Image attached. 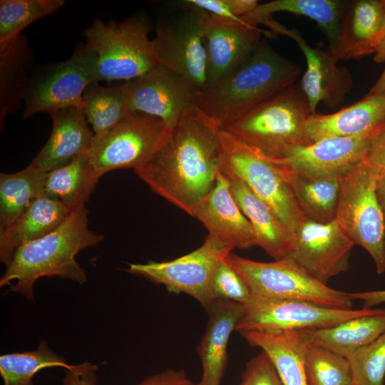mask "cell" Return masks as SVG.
Returning <instances> with one entry per match:
<instances>
[{
    "label": "cell",
    "instance_id": "6da1fadb",
    "mask_svg": "<svg viewBox=\"0 0 385 385\" xmlns=\"http://www.w3.org/2000/svg\"><path fill=\"white\" fill-rule=\"evenodd\" d=\"M220 131L199 108L168 128L134 171L154 192L192 216L220 172Z\"/></svg>",
    "mask_w": 385,
    "mask_h": 385
},
{
    "label": "cell",
    "instance_id": "7a4b0ae2",
    "mask_svg": "<svg viewBox=\"0 0 385 385\" xmlns=\"http://www.w3.org/2000/svg\"><path fill=\"white\" fill-rule=\"evenodd\" d=\"M300 72L297 64L261 40L230 71L200 88L199 108L220 130H225L254 108L294 85Z\"/></svg>",
    "mask_w": 385,
    "mask_h": 385
},
{
    "label": "cell",
    "instance_id": "3957f363",
    "mask_svg": "<svg viewBox=\"0 0 385 385\" xmlns=\"http://www.w3.org/2000/svg\"><path fill=\"white\" fill-rule=\"evenodd\" d=\"M103 239L89 230L85 205L75 209L53 231L16 250L0 279V287L9 285L10 291L33 301L35 282L43 277L56 276L83 284L86 272L75 256Z\"/></svg>",
    "mask_w": 385,
    "mask_h": 385
},
{
    "label": "cell",
    "instance_id": "277c9868",
    "mask_svg": "<svg viewBox=\"0 0 385 385\" xmlns=\"http://www.w3.org/2000/svg\"><path fill=\"white\" fill-rule=\"evenodd\" d=\"M310 114L302 88L292 85L254 108L225 130L272 156L312 143L306 128Z\"/></svg>",
    "mask_w": 385,
    "mask_h": 385
},
{
    "label": "cell",
    "instance_id": "5b68a950",
    "mask_svg": "<svg viewBox=\"0 0 385 385\" xmlns=\"http://www.w3.org/2000/svg\"><path fill=\"white\" fill-rule=\"evenodd\" d=\"M150 25L140 16L122 22L94 20L86 30V46L96 56V80L126 81L159 66Z\"/></svg>",
    "mask_w": 385,
    "mask_h": 385
},
{
    "label": "cell",
    "instance_id": "8992f818",
    "mask_svg": "<svg viewBox=\"0 0 385 385\" xmlns=\"http://www.w3.org/2000/svg\"><path fill=\"white\" fill-rule=\"evenodd\" d=\"M379 170L366 159L342 177L335 219L368 252L380 274L385 271V219L376 195Z\"/></svg>",
    "mask_w": 385,
    "mask_h": 385
},
{
    "label": "cell",
    "instance_id": "52a82bcc",
    "mask_svg": "<svg viewBox=\"0 0 385 385\" xmlns=\"http://www.w3.org/2000/svg\"><path fill=\"white\" fill-rule=\"evenodd\" d=\"M220 170L227 178L243 182L274 211L293 236L306 218L287 182L257 148L241 141L229 132L219 133Z\"/></svg>",
    "mask_w": 385,
    "mask_h": 385
},
{
    "label": "cell",
    "instance_id": "ba28073f",
    "mask_svg": "<svg viewBox=\"0 0 385 385\" xmlns=\"http://www.w3.org/2000/svg\"><path fill=\"white\" fill-rule=\"evenodd\" d=\"M226 260L245 281L252 294L304 300L332 308L352 309L351 293L322 283L289 257L264 262L231 252Z\"/></svg>",
    "mask_w": 385,
    "mask_h": 385
},
{
    "label": "cell",
    "instance_id": "9c48e42d",
    "mask_svg": "<svg viewBox=\"0 0 385 385\" xmlns=\"http://www.w3.org/2000/svg\"><path fill=\"white\" fill-rule=\"evenodd\" d=\"M96 80V56L83 44L68 60L48 66L27 80L23 117L68 107L82 109L86 89Z\"/></svg>",
    "mask_w": 385,
    "mask_h": 385
},
{
    "label": "cell",
    "instance_id": "30bf717a",
    "mask_svg": "<svg viewBox=\"0 0 385 385\" xmlns=\"http://www.w3.org/2000/svg\"><path fill=\"white\" fill-rule=\"evenodd\" d=\"M168 130L158 118L131 113L107 133L94 135L86 155L99 178L115 170H135L151 157Z\"/></svg>",
    "mask_w": 385,
    "mask_h": 385
},
{
    "label": "cell",
    "instance_id": "8fae6325",
    "mask_svg": "<svg viewBox=\"0 0 385 385\" xmlns=\"http://www.w3.org/2000/svg\"><path fill=\"white\" fill-rule=\"evenodd\" d=\"M181 4L177 13L158 24L153 42L159 66L201 88L207 81L203 24L207 12L188 0Z\"/></svg>",
    "mask_w": 385,
    "mask_h": 385
},
{
    "label": "cell",
    "instance_id": "7c38bea8",
    "mask_svg": "<svg viewBox=\"0 0 385 385\" xmlns=\"http://www.w3.org/2000/svg\"><path fill=\"white\" fill-rule=\"evenodd\" d=\"M379 309H337L317 303L252 294L236 330L274 332L322 329L375 313Z\"/></svg>",
    "mask_w": 385,
    "mask_h": 385
},
{
    "label": "cell",
    "instance_id": "4fadbf2b",
    "mask_svg": "<svg viewBox=\"0 0 385 385\" xmlns=\"http://www.w3.org/2000/svg\"><path fill=\"white\" fill-rule=\"evenodd\" d=\"M232 250L208 236L203 244L176 259L129 265L127 271L163 284L168 292L186 294L207 309L216 299L212 281L216 270Z\"/></svg>",
    "mask_w": 385,
    "mask_h": 385
},
{
    "label": "cell",
    "instance_id": "5bb4252c",
    "mask_svg": "<svg viewBox=\"0 0 385 385\" xmlns=\"http://www.w3.org/2000/svg\"><path fill=\"white\" fill-rule=\"evenodd\" d=\"M121 86L130 113L158 118L168 128L199 109L200 88L160 66Z\"/></svg>",
    "mask_w": 385,
    "mask_h": 385
},
{
    "label": "cell",
    "instance_id": "9a60e30c",
    "mask_svg": "<svg viewBox=\"0 0 385 385\" xmlns=\"http://www.w3.org/2000/svg\"><path fill=\"white\" fill-rule=\"evenodd\" d=\"M376 133L362 137L327 138L275 155L263 154L280 173L307 178L342 177L366 159Z\"/></svg>",
    "mask_w": 385,
    "mask_h": 385
},
{
    "label": "cell",
    "instance_id": "2e32d148",
    "mask_svg": "<svg viewBox=\"0 0 385 385\" xmlns=\"http://www.w3.org/2000/svg\"><path fill=\"white\" fill-rule=\"evenodd\" d=\"M355 245L334 220L320 223L304 218L293 233L287 256L323 284L346 272Z\"/></svg>",
    "mask_w": 385,
    "mask_h": 385
},
{
    "label": "cell",
    "instance_id": "e0dca14e",
    "mask_svg": "<svg viewBox=\"0 0 385 385\" xmlns=\"http://www.w3.org/2000/svg\"><path fill=\"white\" fill-rule=\"evenodd\" d=\"M263 24L274 33L292 38L304 53L307 68L302 77L301 88L307 99L311 113H316L320 103L334 107L344 99L352 87V78L346 68L337 65L339 60L328 48L324 51L310 46L297 30L289 29L272 18Z\"/></svg>",
    "mask_w": 385,
    "mask_h": 385
},
{
    "label": "cell",
    "instance_id": "ac0fdd59",
    "mask_svg": "<svg viewBox=\"0 0 385 385\" xmlns=\"http://www.w3.org/2000/svg\"><path fill=\"white\" fill-rule=\"evenodd\" d=\"M263 33L244 16L234 20L207 13L203 24L206 83L217 80L239 63L261 41Z\"/></svg>",
    "mask_w": 385,
    "mask_h": 385
},
{
    "label": "cell",
    "instance_id": "d6986e66",
    "mask_svg": "<svg viewBox=\"0 0 385 385\" xmlns=\"http://www.w3.org/2000/svg\"><path fill=\"white\" fill-rule=\"evenodd\" d=\"M192 217L204 225L209 237L232 250L257 245L253 228L232 194L230 180L220 172L214 187L195 207Z\"/></svg>",
    "mask_w": 385,
    "mask_h": 385
},
{
    "label": "cell",
    "instance_id": "ffe728a7",
    "mask_svg": "<svg viewBox=\"0 0 385 385\" xmlns=\"http://www.w3.org/2000/svg\"><path fill=\"white\" fill-rule=\"evenodd\" d=\"M205 309L207 326L196 349L202 374L195 385H220L229 359V339L244 315L245 305L216 299Z\"/></svg>",
    "mask_w": 385,
    "mask_h": 385
},
{
    "label": "cell",
    "instance_id": "44dd1931",
    "mask_svg": "<svg viewBox=\"0 0 385 385\" xmlns=\"http://www.w3.org/2000/svg\"><path fill=\"white\" fill-rule=\"evenodd\" d=\"M48 114L52 119L51 135L31 163L43 173L86 155L94 138L82 109L68 107Z\"/></svg>",
    "mask_w": 385,
    "mask_h": 385
},
{
    "label": "cell",
    "instance_id": "7402d4cb",
    "mask_svg": "<svg viewBox=\"0 0 385 385\" xmlns=\"http://www.w3.org/2000/svg\"><path fill=\"white\" fill-rule=\"evenodd\" d=\"M385 123V93L368 94L334 113H312L306 128L313 143L332 137H362L376 133Z\"/></svg>",
    "mask_w": 385,
    "mask_h": 385
},
{
    "label": "cell",
    "instance_id": "603a6c76",
    "mask_svg": "<svg viewBox=\"0 0 385 385\" xmlns=\"http://www.w3.org/2000/svg\"><path fill=\"white\" fill-rule=\"evenodd\" d=\"M228 179L232 194L253 228L257 245L275 260L287 256L292 247L293 236L286 225L271 207L243 182Z\"/></svg>",
    "mask_w": 385,
    "mask_h": 385
},
{
    "label": "cell",
    "instance_id": "cb8c5ba5",
    "mask_svg": "<svg viewBox=\"0 0 385 385\" xmlns=\"http://www.w3.org/2000/svg\"><path fill=\"white\" fill-rule=\"evenodd\" d=\"M71 211L58 200L43 195L6 229L0 232V260L10 264L22 245L44 236L56 229Z\"/></svg>",
    "mask_w": 385,
    "mask_h": 385
},
{
    "label": "cell",
    "instance_id": "d4e9b609",
    "mask_svg": "<svg viewBox=\"0 0 385 385\" xmlns=\"http://www.w3.org/2000/svg\"><path fill=\"white\" fill-rule=\"evenodd\" d=\"M385 16V0L349 1L337 58L340 60L374 53Z\"/></svg>",
    "mask_w": 385,
    "mask_h": 385
},
{
    "label": "cell",
    "instance_id": "484cf974",
    "mask_svg": "<svg viewBox=\"0 0 385 385\" xmlns=\"http://www.w3.org/2000/svg\"><path fill=\"white\" fill-rule=\"evenodd\" d=\"M309 344L327 348L348 359L385 332V309L352 318L333 327L299 330Z\"/></svg>",
    "mask_w": 385,
    "mask_h": 385
},
{
    "label": "cell",
    "instance_id": "4316f807",
    "mask_svg": "<svg viewBox=\"0 0 385 385\" xmlns=\"http://www.w3.org/2000/svg\"><path fill=\"white\" fill-rule=\"evenodd\" d=\"M269 356L284 385H307L304 356L307 342L299 331L240 333Z\"/></svg>",
    "mask_w": 385,
    "mask_h": 385
},
{
    "label": "cell",
    "instance_id": "83f0119b",
    "mask_svg": "<svg viewBox=\"0 0 385 385\" xmlns=\"http://www.w3.org/2000/svg\"><path fill=\"white\" fill-rule=\"evenodd\" d=\"M348 2L339 0H274L258 4L244 16L257 25L262 24L271 18L272 14L279 11L308 17L316 21L324 31L329 42L328 49L337 57Z\"/></svg>",
    "mask_w": 385,
    "mask_h": 385
},
{
    "label": "cell",
    "instance_id": "f1b7e54d",
    "mask_svg": "<svg viewBox=\"0 0 385 385\" xmlns=\"http://www.w3.org/2000/svg\"><path fill=\"white\" fill-rule=\"evenodd\" d=\"M99 179L86 154L46 173L44 195L58 200L73 211L85 205Z\"/></svg>",
    "mask_w": 385,
    "mask_h": 385
},
{
    "label": "cell",
    "instance_id": "f546056e",
    "mask_svg": "<svg viewBox=\"0 0 385 385\" xmlns=\"http://www.w3.org/2000/svg\"><path fill=\"white\" fill-rule=\"evenodd\" d=\"M46 173L31 163L14 173L0 175V232L15 222L44 195Z\"/></svg>",
    "mask_w": 385,
    "mask_h": 385
},
{
    "label": "cell",
    "instance_id": "4dcf8cb0",
    "mask_svg": "<svg viewBox=\"0 0 385 385\" xmlns=\"http://www.w3.org/2000/svg\"><path fill=\"white\" fill-rule=\"evenodd\" d=\"M305 217L320 223L336 218L342 177L307 178L280 173Z\"/></svg>",
    "mask_w": 385,
    "mask_h": 385
},
{
    "label": "cell",
    "instance_id": "1f68e13d",
    "mask_svg": "<svg viewBox=\"0 0 385 385\" xmlns=\"http://www.w3.org/2000/svg\"><path fill=\"white\" fill-rule=\"evenodd\" d=\"M82 111L94 135L107 133L131 113L122 86L104 87L98 82L86 89Z\"/></svg>",
    "mask_w": 385,
    "mask_h": 385
},
{
    "label": "cell",
    "instance_id": "d6a6232c",
    "mask_svg": "<svg viewBox=\"0 0 385 385\" xmlns=\"http://www.w3.org/2000/svg\"><path fill=\"white\" fill-rule=\"evenodd\" d=\"M72 366L63 357L53 352L44 340L35 350L0 356V375L4 385H34V376L43 369L63 367L68 370Z\"/></svg>",
    "mask_w": 385,
    "mask_h": 385
},
{
    "label": "cell",
    "instance_id": "836d02e7",
    "mask_svg": "<svg viewBox=\"0 0 385 385\" xmlns=\"http://www.w3.org/2000/svg\"><path fill=\"white\" fill-rule=\"evenodd\" d=\"M63 0H1L0 1V48L19 36L26 26L58 11Z\"/></svg>",
    "mask_w": 385,
    "mask_h": 385
},
{
    "label": "cell",
    "instance_id": "e575fe53",
    "mask_svg": "<svg viewBox=\"0 0 385 385\" xmlns=\"http://www.w3.org/2000/svg\"><path fill=\"white\" fill-rule=\"evenodd\" d=\"M1 52V118L23 99L27 82L24 75L27 67L28 53L20 36L3 48Z\"/></svg>",
    "mask_w": 385,
    "mask_h": 385
},
{
    "label": "cell",
    "instance_id": "d590c367",
    "mask_svg": "<svg viewBox=\"0 0 385 385\" xmlns=\"http://www.w3.org/2000/svg\"><path fill=\"white\" fill-rule=\"evenodd\" d=\"M307 385H354L350 361L307 342L304 356Z\"/></svg>",
    "mask_w": 385,
    "mask_h": 385
},
{
    "label": "cell",
    "instance_id": "8d00e7d4",
    "mask_svg": "<svg viewBox=\"0 0 385 385\" xmlns=\"http://www.w3.org/2000/svg\"><path fill=\"white\" fill-rule=\"evenodd\" d=\"M349 360L354 385H384L385 332Z\"/></svg>",
    "mask_w": 385,
    "mask_h": 385
},
{
    "label": "cell",
    "instance_id": "74e56055",
    "mask_svg": "<svg viewBox=\"0 0 385 385\" xmlns=\"http://www.w3.org/2000/svg\"><path fill=\"white\" fill-rule=\"evenodd\" d=\"M212 289L215 299L229 300L243 305L252 296L245 281L227 262L226 258L216 270Z\"/></svg>",
    "mask_w": 385,
    "mask_h": 385
},
{
    "label": "cell",
    "instance_id": "f35d334b",
    "mask_svg": "<svg viewBox=\"0 0 385 385\" xmlns=\"http://www.w3.org/2000/svg\"><path fill=\"white\" fill-rule=\"evenodd\" d=\"M238 385H284L269 356L262 351L246 365Z\"/></svg>",
    "mask_w": 385,
    "mask_h": 385
},
{
    "label": "cell",
    "instance_id": "ab89813d",
    "mask_svg": "<svg viewBox=\"0 0 385 385\" xmlns=\"http://www.w3.org/2000/svg\"><path fill=\"white\" fill-rule=\"evenodd\" d=\"M210 14L237 20L252 11L257 5L255 0H188Z\"/></svg>",
    "mask_w": 385,
    "mask_h": 385
},
{
    "label": "cell",
    "instance_id": "60d3db41",
    "mask_svg": "<svg viewBox=\"0 0 385 385\" xmlns=\"http://www.w3.org/2000/svg\"><path fill=\"white\" fill-rule=\"evenodd\" d=\"M97 366L88 361L73 365L66 370L63 385H96Z\"/></svg>",
    "mask_w": 385,
    "mask_h": 385
},
{
    "label": "cell",
    "instance_id": "b9f144b4",
    "mask_svg": "<svg viewBox=\"0 0 385 385\" xmlns=\"http://www.w3.org/2000/svg\"><path fill=\"white\" fill-rule=\"evenodd\" d=\"M184 370L165 369L149 376L136 385H193Z\"/></svg>",
    "mask_w": 385,
    "mask_h": 385
},
{
    "label": "cell",
    "instance_id": "7bdbcfd3",
    "mask_svg": "<svg viewBox=\"0 0 385 385\" xmlns=\"http://www.w3.org/2000/svg\"><path fill=\"white\" fill-rule=\"evenodd\" d=\"M366 160L376 167L385 169V123L372 139Z\"/></svg>",
    "mask_w": 385,
    "mask_h": 385
},
{
    "label": "cell",
    "instance_id": "ee69618b",
    "mask_svg": "<svg viewBox=\"0 0 385 385\" xmlns=\"http://www.w3.org/2000/svg\"><path fill=\"white\" fill-rule=\"evenodd\" d=\"M353 300H361L363 308L371 309L372 307L385 302V290H376L351 293Z\"/></svg>",
    "mask_w": 385,
    "mask_h": 385
},
{
    "label": "cell",
    "instance_id": "f6af8a7d",
    "mask_svg": "<svg viewBox=\"0 0 385 385\" xmlns=\"http://www.w3.org/2000/svg\"><path fill=\"white\" fill-rule=\"evenodd\" d=\"M374 61L377 63H385V43L381 44L374 52ZM385 93V68L384 70L375 83L373 87L371 88L369 94H381Z\"/></svg>",
    "mask_w": 385,
    "mask_h": 385
},
{
    "label": "cell",
    "instance_id": "bcb514c9",
    "mask_svg": "<svg viewBox=\"0 0 385 385\" xmlns=\"http://www.w3.org/2000/svg\"><path fill=\"white\" fill-rule=\"evenodd\" d=\"M376 195L385 219V169L379 168L376 180Z\"/></svg>",
    "mask_w": 385,
    "mask_h": 385
},
{
    "label": "cell",
    "instance_id": "7dc6e473",
    "mask_svg": "<svg viewBox=\"0 0 385 385\" xmlns=\"http://www.w3.org/2000/svg\"><path fill=\"white\" fill-rule=\"evenodd\" d=\"M385 43V16L377 39V48Z\"/></svg>",
    "mask_w": 385,
    "mask_h": 385
},
{
    "label": "cell",
    "instance_id": "c3c4849f",
    "mask_svg": "<svg viewBox=\"0 0 385 385\" xmlns=\"http://www.w3.org/2000/svg\"><path fill=\"white\" fill-rule=\"evenodd\" d=\"M193 385H195V384Z\"/></svg>",
    "mask_w": 385,
    "mask_h": 385
}]
</instances>
